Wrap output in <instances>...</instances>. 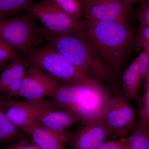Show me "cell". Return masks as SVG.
Returning a JSON list of instances; mask_svg holds the SVG:
<instances>
[{
    "label": "cell",
    "mask_w": 149,
    "mask_h": 149,
    "mask_svg": "<svg viewBox=\"0 0 149 149\" xmlns=\"http://www.w3.org/2000/svg\"><path fill=\"white\" fill-rule=\"evenodd\" d=\"M83 20L113 21L128 24L131 6L116 0H81Z\"/></svg>",
    "instance_id": "cell-9"
},
{
    "label": "cell",
    "mask_w": 149,
    "mask_h": 149,
    "mask_svg": "<svg viewBox=\"0 0 149 149\" xmlns=\"http://www.w3.org/2000/svg\"><path fill=\"white\" fill-rule=\"evenodd\" d=\"M139 74L141 80H145L148 73L149 69V47L143 49L137 56Z\"/></svg>",
    "instance_id": "cell-22"
},
{
    "label": "cell",
    "mask_w": 149,
    "mask_h": 149,
    "mask_svg": "<svg viewBox=\"0 0 149 149\" xmlns=\"http://www.w3.org/2000/svg\"><path fill=\"white\" fill-rule=\"evenodd\" d=\"M145 81H146V87L147 89H149V74L146 77V79H145Z\"/></svg>",
    "instance_id": "cell-30"
},
{
    "label": "cell",
    "mask_w": 149,
    "mask_h": 149,
    "mask_svg": "<svg viewBox=\"0 0 149 149\" xmlns=\"http://www.w3.org/2000/svg\"></svg>",
    "instance_id": "cell-34"
},
{
    "label": "cell",
    "mask_w": 149,
    "mask_h": 149,
    "mask_svg": "<svg viewBox=\"0 0 149 149\" xmlns=\"http://www.w3.org/2000/svg\"><path fill=\"white\" fill-rule=\"evenodd\" d=\"M75 1H81V0H75Z\"/></svg>",
    "instance_id": "cell-33"
},
{
    "label": "cell",
    "mask_w": 149,
    "mask_h": 149,
    "mask_svg": "<svg viewBox=\"0 0 149 149\" xmlns=\"http://www.w3.org/2000/svg\"><path fill=\"white\" fill-rule=\"evenodd\" d=\"M30 136L34 144L41 149H67L64 147L66 142L54 132L44 128L37 122L23 128Z\"/></svg>",
    "instance_id": "cell-14"
},
{
    "label": "cell",
    "mask_w": 149,
    "mask_h": 149,
    "mask_svg": "<svg viewBox=\"0 0 149 149\" xmlns=\"http://www.w3.org/2000/svg\"><path fill=\"white\" fill-rule=\"evenodd\" d=\"M111 137L109 130L99 119L83 124L77 133H69L68 143L72 149H97Z\"/></svg>",
    "instance_id": "cell-11"
},
{
    "label": "cell",
    "mask_w": 149,
    "mask_h": 149,
    "mask_svg": "<svg viewBox=\"0 0 149 149\" xmlns=\"http://www.w3.org/2000/svg\"><path fill=\"white\" fill-rule=\"evenodd\" d=\"M129 101L120 93L111 96L100 118L113 139L126 137L137 124L136 112Z\"/></svg>",
    "instance_id": "cell-6"
},
{
    "label": "cell",
    "mask_w": 149,
    "mask_h": 149,
    "mask_svg": "<svg viewBox=\"0 0 149 149\" xmlns=\"http://www.w3.org/2000/svg\"><path fill=\"white\" fill-rule=\"evenodd\" d=\"M126 140L128 149H149V127L138 122Z\"/></svg>",
    "instance_id": "cell-17"
},
{
    "label": "cell",
    "mask_w": 149,
    "mask_h": 149,
    "mask_svg": "<svg viewBox=\"0 0 149 149\" xmlns=\"http://www.w3.org/2000/svg\"><path fill=\"white\" fill-rule=\"evenodd\" d=\"M63 11L78 20H82V6L81 1L66 0L59 6Z\"/></svg>",
    "instance_id": "cell-20"
},
{
    "label": "cell",
    "mask_w": 149,
    "mask_h": 149,
    "mask_svg": "<svg viewBox=\"0 0 149 149\" xmlns=\"http://www.w3.org/2000/svg\"><path fill=\"white\" fill-rule=\"evenodd\" d=\"M41 22L43 27L51 32H77L86 35L82 20L70 15L55 3L54 0H43L37 3H31L25 10Z\"/></svg>",
    "instance_id": "cell-4"
},
{
    "label": "cell",
    "mask_w": 149,
    "mask_h": 149,
    "mask_svg": "<svg viewBox=\"0 0 149 149\" xmlns=\"http://www.w3.org/2000/svg\"><path fill=\"white\" fill-rule=\"evenodd\" d=\"M148 74H149V71H148V75H147V76H148Z\"/></svg>",
    "instance_id": "cell-32"
},
{
    "label": "cell",
    "mask_w": 149,
    "mask_h": 149,
    "mask_svg": "<svg viewBox=\"0 0 149 149\" xmlns=\"http://www.w3.org/2000/svg\"><path fill=\"white\" fill-rule=\"evenodd\" d=\"M111 96L102 85L68 110L75 114L83 124L96 121L101 117Z\"/></svg>",
    "instance_id": "cell-10"
},
{
    "label": "cell",
    "mask_w": 149,
    "mask_h": 149,
    "mask_svg": "<svg viewBox=\"0 0 149 149\" xmlns=\"http://www.w3.org/2000/svg\"><path fill=\"white\" fill-rule=\"evenodd\" d=\"M6 63H3V64H0V71L4 67Z\"/></svg>",
    "instance_id": "cell-31"
},
{
    "label": "cell",
    "mask_w": 149,
    "mask_h": 149,
    "mask_svg": "<svg viewBox=\"0 0 149 149\" xmlns=\"http://www.w3.org/2000/svg\"><path fill=\"white\" fill-rule=\"evenodd\" d=\"M97 149H128L126 137L104 142Z\"/></svg>",
    "instance_id": "cell-25"
},
{
    "label": "cell",
    "mask_w": 149,
    "mask_h": 149,
    "mask_svg": "<svg viewBox=\"0 0 149 149\" xmlns=\"http://www.w3.org/2000/svg\"><path fill=\"white\" fill-rule=\"evenodd\" d=\"M37 35L54 47L72 64L94 80L106 83L117 92L112 72L102 61L86 35L79 32L57 33L40 27Z\"/></svg>",
    "instance_id": "cell-1"
},
{
    "label": "cell",
    "mask_w": 149,
    "mask_h": 149,
    "mask_svg": "<svg viewBox=\"0 0 149 149\" xmlns=\"http://www.w3.org/2000/svg\"><path fill=\"white\" fill-rule=\"evenodd\" d=\"M139 122L149 127V102L143 103L139 110Z\"/></svg>",
    "instance_id": "cell-26"
},
{
    "label": "cell",
    "mask_w": 149,
    "mask_h": 149,
    "mask_svg": "<svg viewBox=\"0 0 149 149\" xmlns=\"http://www.w3.org/2000/svg\"><path fill=\"white\" fill-rule=\"evenodd\" d=\"M101 85L95 80L73 84H60L51 97L52 101L55 106L61 109L68 110Z\"/></svg>",
    "instance_id": "cell-12"
},
{
    "label": "cell",
    "mask_w": 149,
    "mask_h": 149,
    "mask_svg": "<svg viewBox=\"0 0 149 149\" xmlns=\"http://www.w3.org/2000/svg\"><path fill=\"white\" fill-rule=\"evenodd\" d=\"M29 66L26 59L21 56L10 61L8 65L0 74V94H3L13 80L24 76Z\"/></svg>",
    "instance_id": "cell-16"
},
{
    "label": "cell",
    "mask_w": 149,
    "mask_h": 149,
    "mask_svg": "<svg viewBox=\"0 0 149 149\" xmlns=\"http://www.w3.org/2000/svg\"><path fill=\"white\" fill-rule=\"evenodd\" d=\"M24 139L19 128L0 110V143L18 142Z\"/></svg>",
    "instance_id": "cell-18"
},
{
    "label": "cell",
    "mask_w": 149,
    "mask_h": 149,
    "mask_svg": "<svg viewBox=\"0 0 149 149\" xmlns=\"http://www.w3.org/2000/svg\"><path fill=\"white\" fill-rule=\"evenodd\" d=\"M122 80V88L119 93L128 100L135 101L141 106L143 103L139 95V90L142 80L139 74L138 58L125 70Z\"/></svg>",
    "instance_id": "cell-15"
},
{
    "label": "cell",
    "mask_w": 149,
    "mask_h": 149,
    "mask_svg": "<svg viewBox=\"0 0 149 149\" xmlns=\"http://www.w3.org/2000/svg\"><path fill=\"white\" fill-rule=\"evenodd\" d=\"M116 1L124 3L128 5L132 6L136 3L140 2L141 0H116Z\"/></svg>",
    "instance_id": "cell-28"
},
{
    "label": "cell",
    "mask_w": 149,
    "mask_h": 149,
    "mask_svg": "<svg viewBox=\"0 0 149 149\" xmlns=\"http://www.w3.org/2000/svg\"><path fill=\"white\" fill-rule=\"evenodd\" d=\"M24 55L29 64L43 69L61 84H73L94 80L74 66L49 44L42 47L31 48Z\"/></svg>",
    "instance_id": "cell-3"
},
{
    "label": "cell",
    "mask_w": 149,
    "mask_h": 149,
    "mask_svg": "<svg viewBox=\"0 0 149 149\" xmlns=\"http://www.w3.org/2000/svg\"><path fill=\"white\" fill-rule=\"evenodd\" d=\"M52 100L17 101L0 94V110L18 128L25 127L36 122L41 115L55 109Z\"/></svg>",
    "instance_id": "cell-7"
},
{
    "label": "cell",
    "mask_w": 149,
    "mask_h": 149,
    "mask_svg": "<svg viewBox=\"0 0 149 149\" xmlns=\"http://www.w3.org/2000/svg\"><path fill=\"white\" fill-rule=\"evenodd\" d=\"M61 83L45 71L30 65L24 74L19 97L27 100H40L52 97Z\"/></svg>",
    "instance_id": "cell-8"
},
{
    "label": "cell",
    "mask_w": 149,
    "mask_h": 149,
    "mask_svg": "<svg viewBox=\"0 0 149 149\" xmlns=\"http://www.w3.org/2000/svg\"><path fill=\"white\" fill-rule=\"evenodd\" d=\"M80 121L78 117L68 110H51L44 113L36 122L44 128L60 136L68 143L69 133L66 132L68 127Z\"/></svg>",
    "instance_id": "cell-13"
},
{
    "label": "cell",
    "mask_w": 149,
    "mask_h": 149,
    "mask_svg": "<svg viewBox=\"0 0 149 149\" xmlns=\"http://www.w3.org/2000/svg\"><path fill=\"white\" fill-rule=\"evenodd\" d=\"M32 0H0V18L17 14L25 9Z\"/></svg>",
    "instance_id": "cell-19"
},
{
    "label": "cell",
    "mask_w": 149,
    "mask_h": 149,
    "mask_svg": "<svg viewBox=\"0 0 149 149\" xmlns=\"http://www.w3.org/2000/svg\"><path fill=\"white\" fill-rule=\"evenodd\" d=\"M136 11L140 25L149 29V0H141Z\"/></svg>",
    "instance_id": "cell-23"
},
{
    "label": "cell",
    "mask_w": 149,
    "mask_h": 149,
    "mask_svg": "<svg viewBox=\"0 0 149 149\" xmlns=\"http://www.w3.org/2000/svg\"><path fill=\"white\" fill-rule=\"evenodd\" d=\"M146 90V92L143 99V102L144 103L149 102V89H147Z\"/></svg>",
    "instance_id": "cell-29"
},
{
    "label": "cell",
    "mask_w": 149,
    "mask_h": 149,
    "mask_svg": "<svg viewBox=\"0 0 149 149\" xmlns=\"http://www.w3.org/2000/svg\"><path fill=\"white\" fill-rule=\"evenodd\" d=\"M34 19L29 13L17 17L0 18V39L24 54L37 45Z\"/></svg>",
    "instance_id": "cell-5"
},
{
    "label": "cell",
    "mask_w": 149,
    "mask_h": 149,
    "mask_svg": "<svg viewBox=\"0 0 149 149\" xmlns=\"http://www.w3.org/2000/svg\"><path fill=\"white\" fill-rule=\"evenodd\" d=\"M21 56L18 51L0 39V64L6 63Z\"/></svg>",
    "instance_id": "cell-21"
},
{
    "label": "cell",
    "mask_w": 149,
    "mask_h": 149,
    "mask_svg": "<svg viewBox=\"0 0 149 149\" xmlns=\"http://www.w3.org/2000/svg\"><path fill=\"white\" fill-rule=\"evenodd\" d=\"M83 28L100 58L110 70L121 66L136 35L128 24L113 21L82 20Z\"/></svg>",
    "instance_id": "cell-2"
},
{
    "label": "cell",
    "mask_w": 149,
    "mask_h": 149,
    "mask_svg": "<svg viewBox=\"0 0 149 149\" xmlns=\"http://www.w3.org/2000/svg\"><path fill=\"white\" fill-rule=\"evenodd\" d=\"M24 76V75L22 77L17 78L10 83L3 94H5L7 95L6 97L9 98L19 96Z\"/></svg>",
    "instance_id": "cell-24"
},
{
    "label": "cell",
    "mask_w": 149,
    "mask_h": 149,
    "mask_svg": "<svg viewBox=\"0 0 149 149\" xmlns=\"http://www.w3.org/2000/svg\"><path fill=\"white\" fill-rule=\"evenodd\" d=\"M4 149H41L35 145H29L27 140L23 139L11 146L6 147Z\"/></svg>",
    "instance_id": "cell-27"
}]
</instances>
